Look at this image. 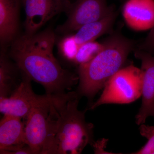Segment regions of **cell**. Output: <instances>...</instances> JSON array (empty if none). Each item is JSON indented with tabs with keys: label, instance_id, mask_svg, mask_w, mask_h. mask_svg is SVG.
<instances>
[{
	"label": "cell",
	"instance_id": "obj_4",
	"mask_svg": "<svg viewBox=\"0 0 154 154\" xmlns=\"http://www.w3.org/2000/svg\"><path fill=\"white\" fill-rule=\"evenodd\" d=\"M99 99L92 104L94 110L107 104H126L135 101L142 96L140 69L131 64L123 67L105 83Z\"/></svg>",
	"mask_w": 154,
	"mask_h": 154
},
{
	"label": "cell",
	"instance_id": "obj_14",
	"mask_svg": "<svg viewBox=\"0 0 154 154\" xmlns=\"http://www.w3.org/2000/svg\"><path fill=\"white\" fill-rule=\"evenodd\" d=\"M117 14L115 11L102 19L84 25L74 35L78 44L95 41L96 38L112 30Z\"/></svg>",
	"mask_w": 154,
	"mask_h": 154
},
{
	"label": "cell",
	"instance_id": "obj_16",
	"mask_svg": "<svg viewBox=\"0 0 154 154\" xmlns=\"http://www.w3.org/2000/svg\"><path fill=\"white\" fill-rule=\"evenodd\" d=\"M79 46L74 35H69L64 37L60 42L59 49L64 57L68 60L73 62Z\"/></svg>",
	"mask_w": 154,
	"mask_h": 154
},
{
	"label": "cell",
	"instance_id": "obj_17",
	"mask_svg": "<svg viewBox=\"0 0 154 154\" xmlns=\"http://www.w3.org/2000/svg\"><path fill=\"white\" fill-rule=\"evenodd\" d=\"M139 130L140 134L147 139V142L139 150L131 154H154V126L141 124Z\"/></svg>",
	"mask_w": 154,
	"mask_h": 154
},
{
	"label": "cell",
	"instance_id": "obj_3",
	"mask_svg": "<svg viewBox=\"0 0 154 154\" xmlns=\"http://www.w3.org/2000/svg\"><path fill=\"white\" fill-rule=\"evenodd\" d=\"M104 47L94 59L79 65L78 73L80 96H85L92 101L104 88L108 79L124 66L134 42L118 33L113 34L103 42Z\"/></svg>",
	"mask_w": 154,
	"mask_h": 154
},
{
	"label": "cell",
	"instance_id": "obj_7",
	"mask_svg": "<svg viewBox=\"0 0 154 154\" xmlns=\"http://www.w3.org/2000/svg\"><path fill=\"white\" fill-rule=\"evenodd\" d=\"M113 11L106 0H77L72 3L67 14V19L58 26L56 31L63 34L77 31L84 25L100 20Z\"/></svg>",
	"mask_w": 154,
	"mask_h": 154
},
{
	"label": "cell",
	"instance_id": "obj_15",
	"mask_svg": "<svg viewBox=\"0 0 154 154\" xmlns=\"http://www.w3.org/2000/svg\"><path fill=\"white\" fill-rule=\"evenodd\" d=\"M104 47L103 42L100 43L95 41L81 45L73 63L80 65L90 61L102 51Z\"/></svg>",
	"mask_w": 154,
	"mask_h": 154
},
{
	"label": "cell",
	"instance_id": "obj_2",
	"mask_svg": "<svg viewBox=\"0 0 154 154\" xmlns=\"http://www.w3.org/2000/svg\"><path fill=\"white\" fill-rule=\"evenodd\" d=\"M79 98L73 92L57 111L42 154H81L94 144V125L86 122L85 111L78 109Z\"/></svg>",
	"mask_w": 154,
	"mask_h": 154
},
{
	"label": "cell",
	"instance_id": "obj_11",
	"mask_svg": "<svg viewBox=\"0 0 154 154\" xmlns=\"http://www.w3.org/2000/svg\"><path fill=\"white\" fill-rule=\"evenodd\" d=\"M125 23L136 31L154 27V0H127L122 9Z\"/></svg>",
	"mask_w": 154,
	"mask_h": 154
},
{
	"label": "cell",
	"instance_id": "obj_9",
	"mask_svg": "<svg viewBox=\"0 0 154 154\" xmlns=\"http://www.w3.org/2000/svg\"><path fill=\"white\" fill-rule=\"evenodd\" d=\"M135 56L141 63L142 100L136 116V122L140 125L144 124L149 116L154 118V56L140 49L135 52Z\"/></svg>",
	"mask_w": 154,
	"mask_h": 154
},
{
	"label": "cell",
	"instance_id": "obj_6",
	"mask_svg": "<svg viewBox=\"0 0 154 154\" xmlns=\"http://www.w3.org/2000/svg\"><path fill=\"white\" fill-rule=\"evenodd\" d=\"M21 73V82L11 95L8 97H0V111L4 115L22 119L27 118L35 107L53 100L59 95H36L32 89V80Z\"/></svg>",
	"mask_w": 154,
	"mask_h": 154
},
{
	"label": "cell",
	"instance_id": "obj_8",
	"mask_svg": "<svg viewBox=\"0 0 154 154\" xmlns=\"http://www.w3.org/2000/svg\"><path fill=\"white\" fill-rule=\"evenodd\" d=\"M25 14V34H32L58 14L68 13L70 0H22Z\"/></svg>",
	"mask_w": 154,
	"mask_h": 154
},
{
	"label": "cell",
	"instance_id": "obj_5",
	"mask_svg": "<svg viewBox=\"0 0 154 154\" xmlns=\"http://www.w3.org/2000/svg\"><path fill=\"white\" fill-rule=\"evenodd\" d=\"M68 96V93L59 95L52 101L35 107L26 118L25 141L33 154H42L54 114Z\"/></svg>",
	"mask_w": 154,
	"mask_h": 154
},
{
	"label": "cell",
	"instance_id": "obj_18",
	"mask_svg": "<svg viewBox=\"0 0 154 154\" xmlns=\"http://www.w3.org/2000/svg\"><path fill=\"white\" fill-rule=\"evenodd\" d=\"M139 49L149 52L154 50V27L150 30Z\"/></svg>",
	"mask_w": 154,
	"mask_h": 154
},
{
	"label": "cell",
	"instance_id": "obj_10",
	"mask_svg": "<svg viewBox=\"0 0 154 154\" xmlns=\"http://www.w3.org/2000/svg\"><path fill=\"white\" fill-rule=\"evenodd\" d=\"M22 118L4 115L0 122V154H33L26 143Z\"/></svg>",
	"mask_w": 154,
	"mask_h": 154
},
{
	"label": "cell",
	"instance_id": "obj_12",
	"mask_svg": "<svg viewBox=\"0 0 154 154\" xmlns=\"http://www.w3.org/2000/svg\"><path fill=\"white\" fill-rule=\"evenodd\" d=\"M22 0H0L1 48L11 46L19 35V15Z\"/></svg>",
	"mask_w": 154,
	"mask_h": 154
},
{
	"label": "cell",
	"instance_id": "obj_1",
	"mask_svg": "<svg viewBox=\"0 0 154 154\" xmlns=\"http://www.w3.org/2000/svg\"><path fill=\"white\" fill-rule=\"evenodd\" d=\"M56 40L52 29L19 35L11 45L8 54L20 70L43 86L47 95H61L71 90L78 75L63 69L56 58Z\"/></svg>",
	"mask_w": 154,
	"mask_h": 154
},
{
	"label": "cell",
	"instance_id": "obj_13",
	"mask_svg": "<svg viewBox=\"0 0 154 154\" xmlns=\"http://www.w3.org/2000/svg\"><path fill=\"white\" fill-rule=\"evenodd\" d=\"M11 59L6 49L1 48L0 97H9L20 83L17 82V73L20 71V69L14 61Z\"/></svg>",
	"mask_w": 154,
	"mask_h": 154
}]
</instances>
